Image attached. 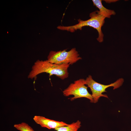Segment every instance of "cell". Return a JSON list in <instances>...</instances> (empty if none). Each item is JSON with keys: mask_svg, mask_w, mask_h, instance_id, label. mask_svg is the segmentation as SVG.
<instances>
[{"mask_svg": "<svg viewBox=\"0 0 131 131\" xmlns=\"http://www.w3.org/2000/svg\"><path fill=\"white\" fill-rule=\"evenodd\" d=\"M93 5L99 9V12L104 15L106 18H110L112 15H115V12L114 11L109 9L103 6L101 0H92Z\"/></svg>", "mask_w": 131, "mask_h": 131, "instance_id": "7", "label": "cell"}, {"mask_svg": "<svg viewBox=\"0 0 131 131\" xmlns=\"http://www.w3.org/2000/svg\"><path fill=\"white\" fill-rule=\"evenodd\" d=\"M124 81L123 79H119L113 83L108 85H105L98 83L93 79L92 76L89 75L85 79V84L87 85L92 92L93 103H97L101 97L108 98L107 96L103 94L102 93L106 92V89L110 87H113V89H117L123 84Z\"/></svg>", "mask_w": 131, "mask_h": 131, "instance_id": "4", "label": "cell"}, {"mask_svg": "<svg viewBox=\"0 0 131 131\" xmlns=\"http://www.w3.org/2000/svg\"><path fill=\"white\" fill-rule=\"evenodd\" d=\"M14 127L20 131H34L28 124L24 122L15 124Z\"/></svg>", "mask_w": 131, "mask_h": 131, "instance_id": "9", "label": "cell"}, {"mask_svg": "<svg viewBox=\"0 0 131 131\" xmlns=\"http://www.w3.org/2000/svg\"><path fill=\"white\" fill-rule=\"evenodd\" d=\"M70 64L58 65L51 63L47 60H38L34 63L28 78L31 79L36 78L38 74L43 73L49 74L50 76L55 75L62 80L68 76V69Z\"/></svg>", "mask_w": 131, "mask_h": 131, "instance_id": "1", "label": "cell"}, {"mask_svg": "<svg viewBox=\"0 0 131 131\" xmlns=\"http://www.w3.org/2000/svg\"><path fill=\"white\" fill-rule=\"evenodd\" d=\"M81 126V122L78 120L67 126L59 127L55 130L57 131H78Z\"/></svg>", "mask_w": 131, "mask_h": 131, "instance_id": "8", "label": "cell"}, {"mask_svg": "<svg viewBox=\"0 0 131 131\" xmlns=\"http://www.w3.org/2000/svg\"><path fill=\"white\" fill-rule=\"evenodd\" d=\"M85 85V80L84 79H80L75 81L64 90L63 91V95L66 97L74 95L73 97L69 98L71 101L79 98H85L89 99L91 103H93L91 95L88 92V87Z\"/></svg>", "mask_w": 131, "mask_h": 131, "instance_id": "5", "label": "cell"}, {"mask_svg": "<svg viewBox=\"0 0 131 131\" xmlns=\"http://www.w3.org/2000/svg\"><path fill=\"white\" fill-rule=\"evenodd\" d=\"M90 18L87 20H83L80 19H78V23L74 25L68 26L59 25L57 28L60 30L74 32L78 29L81 30L82 28L84 26H90L97 31L98 36L97 39L99 42H102L104 34L101 30V27L105 23L106 17L98 10L90 13Z\"/></svg>", "mask_w": 131, "mask_h": 131, "instance_id": "2", "label": "cell"}, {"mask_svg": "<svg viewBox=\"0 0 131 131\" xmlns=\"http://www.w3.org/2000/svg\"><path fill=\"white\" fill-rule=\"evenodd\" d=\"M33 119L36 123L42 127L49 129H55L59 127L67 126L69 124L62 121H56L40 116H34Z\"/></svg>", "mask_w": 131, "mask_h": 131, "instance_id": "6", "label": "cell"}, {"mask_svg": "<svg viewBox=\"0 0 131 131\" xmlns=\"http://www.w3.org/2000/svg\"><path fill=\"white\" fill-rule=\"evenodd\" d=\"M66 49L58 51L50 52L47 60L49 62L58 65L69 64L72 65L82 59L75 48L68 51Z\"/></svg>", "mask_w": 131, "mask_h": 131, "instance_id": "3", "label": "cell"}]
</instances>
